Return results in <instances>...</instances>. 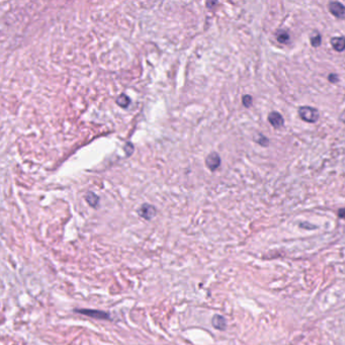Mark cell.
<instances>
[{
  "instance_id": "obj_1",
  "label": "cell",
  "mask_w": 345,
  "mask_h": 345,
  "mask_svg": "<svg viewBox=\"0 0 345 345\" xmlns=\"http://www.w3.org/2000/svg\"><path fill=\"white\" fill-rule=\"evenodd\" d=\"M299 115L302 120L307 123H316L319 120V112L311 106H301L299 109Z\"/></svg>"
},
{
  "instance_id": "obj_2",
  "label": "cell",
  "mask_w": 345,
  "mask_h": 345,
  "mask_svg": "<svg viewBox=\"0 0 345 345\" xmlns=\"http://www.w3.org/2000/svg\"><path fill=\"white\" fill-rule=\"evenodd\" d=\"M74 312L81 314V315H85L88 316L94 319H101V320H111L112 319V315L107 312H103V311H99V310H92V309H75Z\"/></svg>"
},
{
  "instance_id": "obj_3",
  "label": "cell",
  "mask_w": 345,
  "mask_h": 345,
  "mask_svg": "<svg viewBox=\"0 0 345 345\" xmlns=\"http://www.w3.org/2000/svg\"><path fill=\"white\" fill-rule=\"evenodd\" d=\"M138 214L141 218H143L145 220H151L156 216V209L152 205L144 204L138 210Z\"/></svg>"
},
{
  "instance_id": "obj_4",
  "label": "cell",
  "mask_w": 345,
  "mask_h": 345,
  "mask_svg": "<svg viewBox=\"0 0 345 345\" xmlns=\"http://www.w3.org/2000/svg\"><path fill=\"white\" fill-rule=\"evenodd\" d=\"M329 11L339 19H345V5L338 1H331L328 5Z\"/></svg>"
},
{
  "instance_id": "obj_5",
  "label": "cell",
  "mask_w": 345,
  "mask_h": 345,
  "mask_svg": "<svg viewBox=\"0 0 345 345\" xmlns=\"http://www.w3.org/2000/svg\"><path fill=\"white\" fill-rule=\"evenodd\" d=\"M206 165L212 171H215L216 169H217L221 165V158H220L219 154L216 153V152L209 154L208 157L206 158Z\"/></svg>"
},
{
  "instance_id": "obj_6",
  "label": "cell",
  "mask_w": 345,
  "mask_h": 345,
  "mask_svg": "<svg viewBox=\"0 0 345 345\" xmlns=\"http://www.w3.org/2000/svg\"><path fill=\"white\" fill-rule=\"evenodd\" d=\"M268 122L270 123V125L274 128H280L284 126L285 120L284 117L280 115L277 112H272L268 115Z\"/></svg>"
},
{
  "instance_id": "obj_7",
  "label": "cell",
  "mask_w": 345,
  "mask_h": 345,
  "mask_svg": "<svg viewBox=\"0 0 345 345\" xmlns=\"http://www.w3.org/2000/svg\"><path fill=\"white\" fill-rule=\"evenodd\" d=\"M212 325L217 330H225L227 326L226 319L221 315H215L212 319Z\"/></svg>"
},
{
  "instance_id": "obj_8",
  "label": "cell",
  "mask_w": 345,
  "mask_h": 345,
  "mask_svg": "<svg viewBox=\"0 0 345 345\" xmlns=\"http://www.w3.org/2000/svg\"><path fill=\"white\" fill-rule=\"evenodd\" d=\"M331 46L336 52L345 51V38L344 37H334L331 39Z\"/></svg>"
},
{
  "instance_id": "obj_9",
  "label": "cell",
  "mask_w": 345,
  "mask_h": 345,
  "mask_svg": "<svg viewBox=\"0 0 345 345\" xmlns=\"http://www.w3.org/2000/svg\"><path fill=\"white\" fill-rule=\"evenodd\" d=\"M85 201L87 202V204L92 207L96 208L99 205V198L93 192H87L85 196Z\"/></svg>"
},
{
  "instance_id": "obj_10",
  "label": "cell",
  "mask_w": 345,
  "mask_h": 345,
  "mask_svg": "<svg viewBox=\"0 0 345 345\" xmlns=\"http://www.w3.org/2000/svg\"><path fill=\"white\" fill-rule=\"evenodd\" d=\"M117 103H118L121 107H124V109H126V107H128L129 104L131 103V99H130V97H129L127 94L123 93V94L119 95V97L117 98Z\"/></svg>"
},
{
  "instance_id": "obj_11",
  "label": "cell",
  "mask_w": 345,
  "mask_h": 345,
  "mask_svg": "<svg viewBox=\"0 0 345 345\" xmlns=\"http://www.w3.org/2000/svg\"><path fill=\"white\" fill-rule=\"evenodd\" d=\"M276 39L280 44H288L290 42V35L286 31H279L276 35Z\"/></svg>"
},
{
  "instance_id": "obj_12",
  "label": "cell",
  "mask_w": 345,
  "mask_h": 345,
  "mask_svg": "<svg viewBox=\"0 0 345 345\" xmlns=\"http://www.w3.org/2000/svg\"><path fill=\"white\" fill-rule=\"evenodd\" d=\"M310 41H311V45H312L313 47L317 48V47H319V46L321 45V43H322V37H321V35H320L319 33L316 32V33L311 37Z\"/></svg>"
},
{
  "instance_id": "obj_13",
  "label": "cell",
  "mask_w": 345,
  "mask_h": 345,
  "mask_svg": "<svg viewBox=\"0 0 345 345\" xmlns=\"http://www.w3.org/2000/svg\"><path fill=\"white\" fill-rule=\"evenodd\" d=\"M242 102H243V105L245 107H250L252 105V102H253V99L251 97V95H244L243 98H242Z\"/></svg>"
},
{
  "instance_id": "obj_14",
  "label": "cell",
  "mask_w": 345,
  "mask_h": 345,
  "mask_svg": "<svg viewBox=\"0 0 345 345\" xmlns=\"http://www.w3.org/2000/svg\"><path fill=\"white\" fill-rule=\"evenodd\" d=\"M124 149H125V151H126L127 155H131V154L134 152V146H133L132 143H127Z\"/></svg>"
},
{
  "instance_id": "obj_15",
  "label": "cell",
  "mask_w": 345,
  "mask_h": 345,
  "mask_svg": "<svg viewBox=\"0 0 345 345\" xmlns=\"http://www.w3.org/2000/svg\"><path fill=\"white\" fill-rule=\"evenodd\" d=\"M258 143H259L261 146H264V147H266L268 144H269V141H268V139L266 138V137H264V136H261L260 137V139L259 140H258L257 141Z\"/></svg>"
},
{
  "instance_id": "obj_16",
  "label": "cell",
  "mask_w": 345,
  "mask_h": 345,
  "mask_svg": "<svg viewBox=\"0 0 345 345\" xmlns=\"http://www.w3.org/2000/svg\"><path fill=\"white\" fill-rule=\"evenodd\" d=\"M328 79H329L330 82L335 83V82H337V80H338V76H337L336 74H330L329 77H328Z\"/></svg>"
},
{
  "instance_id": "obj_17",
  "label": "cell",
  "mask_w": 345,
  "mask_h": 345,
  "mask_svg": "<svg viewBox=\"0 0 345 345\" xmlns=\"http://www.w3.org/2000/svg\"><path fill=\"white\" fill-rule=\"evenodd\" d=\"M338 216L341 218V219H344L345 220V209H341L339 210L338 212Z\"/></svg>"
},
{
  "instance_id": "obj_18",
  "label": "cell",
  "mask_w": 345,
  "mask_h": 345,
  "mask_svg": "<svg viewBox=\"0 0 345 345\" xmlns=\"http://www.w3.org/2000/svg\"><path fill=\"white\" fill-rule=\"evenodd\" d=\"M340 121L345 124V111L340 115Z\"/></svg>"
},
{
  "instance_id": "obj_19",
  "label": "cell",
  "mask_w": 345,
  "mask_h": 345,
  "mask_svg": "<svg viewBox=\"0 0 345 345\" xmlns=\"http://www.w3.org/2000/svg\"><path fill=\"white\" fill-rule=\"evenodd\" d=\"M216 4H217V2H207V6L210 8V7H212L213 5H216Z\"/></svg>"
}]
</instances>
